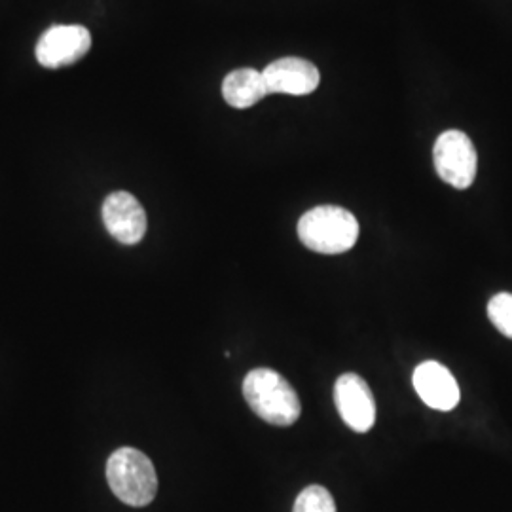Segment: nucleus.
Listing matches in <instances>:
<instances>
[{
    "label": "nucleus",
    "instance_id": "f257e3e1",
    "mask_svg": "<svg viewBox=\"0 0 512 512\" xmlns=\"http://www.w3.org/2000/svg\"><path fill=\"white\" fill-rule=\"evenodd\" d=\"M243 397L256 416L270 425L289 427L302 414L293 385L272 368L251 370L243 380Z\"/></svg>",
    "mask_w": 512,
    "mask_h": 512
},
{
    "label": "nucleus",
    "instance_id": "1a4fd4ad",
    "mask_svg": "<svg viewBox=\"0 0 512 512\" xmlns=\"http://www.w3.org/2000/svg\"><path fill=\"white\" fill-rule=\"evenodd\" d=\"M264 82L270 93H287V95H308L317 90L321 82L319 69L306 59L300 57H283L270 63L264 71Z\"/></svg>",
    "mask_w": 512,
    "mask_h": 512
},
{
    "label": "nucleus",
    "instance_id": "423d86ee",
    "mask_svg": "<svg viewBox=\"0 0 512 512\" xmlns=\"http://www.w3.org/2000/svg\"><path fill=\"white\" fill-rule=\"evenodd\" d=\"M334 403L344 423L357 433H368L376 423V401L365 380L353 372L334 384Z\"/></svg>",
    "mask_w": 512,
    "mask_h": 512
},
{
    "label": "nucleus",
    "instance_id": "6e6552de",
    "mask_svg": "<svg viewBox=\"0 0 512 512\" xmlns=\"http://www.w3.org/2000/svg\"><path fill=\"white\" fill-rule=\"evenodd\" d=\"M412 384L418 391L421 401L433 410L450 412L458 406L461 399L454 374L437 361H425L420 366H416Z\"/></svg>",
    "mask_w": 512,
    "mask_h": 512
},
{
    "label": "nucleus",
    "instance_id": "9b49d317",
    "mask_svg": "<svg viewBox=\"0 0 512 512\" xmlns=\"http://www.w3.org/2000/svg\"><path fill=\"white\" fill-rule=\"evenodd\" d=\"M293 512H336V503L323 486H308L296 497Z\"/></svg>",
    "mask_w": 512,
    "mask_h": 512
},
{
    "label": "nucleus",
    "instance_id": "f8f14e48",
    "mask_svg": "<svg viewBox=\"0 0 512 512\" xmlns=\"http://www.w3.org/2000/svg\"><path fill=\"white\" fill-rule=\"evenodd\" d=\"M488 317L495 329L512 340V294L499 293L488 302Z\"/></svg>",
    "mask_w": 512,
    "mask_h": 512
},
{
    "label": "nucleus",
    "instance_id": "20e7f679",
    "mask_svg": "<svg viewBox=\"0 0 512 512\" xmlns=\"http://www.w3.org/2000/svg\"><path fill=\"white\" fill-rule=\"evenodd\" d=\"M433 162L444 183L458 190H465L475 183L478 158L473 141L463 131L448 129L440 133L433 147Z\"/></svg>",
    "mask_w": 512,
    "mask_h": 512
},
{
    "label": "nucleus",
    "instance_id": "0eeeda50",
    "mask_svg": "<svg viewBox=\"0 0 512 512\" xmlns=\"http://www.w3.org/2000/svg\"><path fill=\"white\" fill-rule=\"evenodd\" d=\"M103 222L110 236L124 245H137L147 234V213L129 192L110 194L103 203Z\"/></svg>",
    "mask_w": 512,
    "mask_h": 512
},
{
    "label": "nucleus",
    "instance_id": "f03ea898",
    "mask_svg": "<svg viewBox=\"0 0 512 512\" xmlns=\"http://www.w3.org/2000/svg\"><path fill=\"white\" fill-rule=\"evenodd\" d=\"M298 238L319 255H342L359 239V222L348 209L319 205L298 220Z\"/></svg>",
    "mask_w": 512,
    "mask_h": 512
},
{
    "label": "nucleus",
    "instance_id": "9d476101",
    "mask_svg": "<svg viewBox=\"0 0 512 512\" xmlns=\"http://www.w3.org/2000/svg\"><path fill=\"white\" fill-rule=\"evenodd\" d=\"M222 95L230 107L249 109L268 95V88L262 73L245 67V69L226 74L222 82Z\"/></svg>",
    "mask_w": 512,
    "mask_h": 512
},
{
    "label": "nucleus",
    "instance_id": "7ed1b4c3",
    "mask_svg": "<svg viewBox=\"0 0 512 512\" xmlns=\"http://www.w3.org/2000/svg\"><path fill=\"white\" fill-rule=\"evenodd\" d=\"M110 490L129 507H147L158 492V476L152 461L135 448H120L109 458Z\"/></svg>",
    "mask_w": 512,
    "mask_h": 512
},
{
    "label": "nucleus",
    "instance_id": "39448f33",
    "mask_svg": "<svg viewBox=\"0 0 512 512\" xmlns=\"http://www.w3.org/2000/svg\"><path fill=\"white\" fill-rule=\"evenodd\" d=\"M92 50V35L82 25H54L38 38V63L46 69H61L78 63Z\"/></svg>",
    "mask_w": 512,
    "mask_h": 512
}]
</instances>
